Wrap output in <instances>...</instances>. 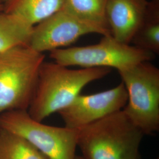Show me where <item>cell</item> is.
<instances>
[{"label":"cell","instance_id":"cell-13","mask_svg":"<svg viewBox=\"0 0 159 159\" xmlns=\"http://www.w3.org/2000/svg\"><path fill=\"white\" fill-rule=\"evenodd\" d=\"M131 44L137 48L159 54V0L149 1L148 11Z\"/></svg>","mask_w":159,"mask_h":159},{"label":"cell","instance_id":"cell-2","mask_svg":"<svg viewBox=\"0 0 159 159\" xmlns=\"http://www.w3.org/2000/svg\"><path fill=\"white\" fill-rule=\"evenodd\" d=\"M77 130V148L85 159H138L144 135L123 110Z\"/></svg>","mask_w":159,"mask_h":159},{"label":"cell","instance_id":"cell-17","mask_svg":"<svg viewBox=\"0 0 159 159\" xmlns=\"http://www.w3.org/2000/svg\"><path fill=\"white\" fill-rule=\"evenodd\" d=\"M2 2H3V4H4V3H5L6 2H7L8 0H2Z\"/></svg>","mask_w":159,"mask_h":159},{"label":"cell","instance_id":"cell-6","mask_svg":"<svg viewBox=\"0 0 159 159\" xmlns=\"http://www.w3.org/2000/svg\"><path fill=\"white\" fill-rule=\"evenodd\" d=\"M155 54L130 44L122 43L111 35L103 36L95 44L61 48L50 51L56 63L66 67H106L117 71L144 61H151Z\"/></svg>","mask_w":159,"mask_h":159},{"label":"cell","instance_id":"cell-12","mask_svg":"<svg viewBox=\"0 0 159 159\" xmlns=\"http://www.w3.org/2000/svg\"><path fill=\"white\" fill-rule=\"evenodd\" d=\"M33 25L16 16L0 11V52L29 44Z\"/></svg>","mask_w":159,"mask_h":159},{"label":"cell","instance_id":"cell-18","mask_svg":"<svg viewBox=\"0 0 159 159\" xmlns=\"http://www.w3.org/2000/svg\"><path fill=\"white\" fill-rule=\"evenodd\" d=\"M0 4H3V2H2V0H0Z\"/></svg>","mask_w":159,"mask_h":159},{"label":"cell","instance_id":"cell-16","mask_svg":"<svg viewBox=\"0 0 159 159\" xmlns=\"http://www.w3.org/2000/svg\"><path fill=\"white\" fill-rule=\"evenodd\" d=\"M75 159H85L83 156H76Z\"/></svg>","mask_w":159,"mask_h":159},{"label":"cell","instance_id":"cell-19","mask_svg":"<svg viewBox=\"0 0 159 159\" xmlns=\"http://www.w3.org/2000/svg\"><path fill=\"white\" fill-rule=\"evenodd\" d=\"M141 159V158H140V157H139V159Z\"/></svg>","mask_w":159,"mask_h":159},{"label":"cell","instance_id":"cell-15","mask_svg":"<svg viewBox=\"0 0 159 159\" xmlns=\"http://www.w3.org/2000/svg\"><path fill=\"white\" fill-rule=\"evenodd\" d=\"M4 10V5L0 4V11H2Z\"/></svg>","mask_w":159,"mask_h":159},{"label":"cell","instance_id":"cell-3","mask_svg":"<svg viewBox=\"0 0 159 159\" xmlns=\"http://www.w3.org/2000/svg\"><path fill=\"white\" fill-rule=\"evenodd\" d=\"M44 60L43 53L27 45L0 52V114L28 110Z\"/></svg>","mask_w":159,"mask_h":159},{"label":"cell","instance_id":"cell-10","mask_svg":"<svg viewBox=\"0 0 159 159\" xmlns=\"http://www.w3.org/2000/svg\"><path fill=\"white\" fill-rule=\"evenodd\" d=\"M64 0H8L4 11L34 26L61 9Z\"/></svg>","mask_w":159,"mask_h":159},{"label":"cell","instance_id":"cell-5","mask_svg":"<svg viewBox=\"0 0 159 159\" xmlns=\"http://www.w3.org/2000/svg\"><path fill=\"white\" fill-rule=\"evenodd\" d=\"M0 129L22 137L48 159H75L77 130L46 125L33 119L27 110L0 114Z\"/></svg>","mask_w":159,"mask_h":159},{"label":"cell","instance_id":"cell-8","mask_svg":"<svg viewBox=\"0 0 159 159\" xmlns=\"http://www.w3.org/2000/svg\"><path fill=\"white\" fill-rule=\"evenodd\" d=\"M127 102V93L121 82L106 91L80 94L58 113L66 127L77 130L123 110Z\"/></svg>","mask_w":159,"mask_h":159},{"label":"cell","instance_id":"cell-1","mask_svg":"<svg viewBox=\"0 0 159 159\" xmlns=\"http://www.w3.org/2000/svg\"><path fill=\"white\" fill-rule=\"evenodd\" d=\"M60 64L44 61L40 67L34 96L27 111L43 121L72 102L83 88L111 72L106 67L71 69Z\"/></svg>","mask_w":159,"mask_h":159},{"label":"cell","instance_id":"cell-11","mask_svg":"<svg viewBox=\"0 0 159 159\" xmlns=\"http://www.w3.org/2000/svg\"><path fill=\"white\" fill-rule=\"evenodd\" d=\"M107 2V0H64L61 8L98 27L106 36L111 35L106 18Z\"/></svg>","mask_w":159,"mask_h":159},{"label":"cell","instance_id":"cell-4","mask_svg":"<svg viewBox=\"0 0 159 159\" xmlns=\"http://www.w3.org/2000/svg\"><path fill=\"white\" fill-rule=\"evenodd\" d=\"M127 93L123 109L144 134L159 130V69L144 61L119 70Z\"/></svg>","mask_w":159,"mask_h":159},{"label":"cell","instance_id":"cell-7","mask_svg":"<svg viewBox=\"0 0 159 159\" xmlns=\"http://www.w3.org/2000/svg\"><path fill=\"white\" fill-rule=\"evenodd\" d=\"M93 33L104 36L100 29L61 8L34 25L28 46L41 53L50 52L73 44L81 37Z\"/></svg>","mask_w":159,"mask_h":159},{"label":"cell","instance_id":"cell-14","mask_svg":"<svg viewBox=\"0 0 159 159\" xmlns=\"http://www.w3.org/2000/svg\"><path fill=\"white\" fill-rule=\"evenodd\" d=\"M0 159H48L22 137L0 129Z\"/></svg>","mask_w":159,"mask_h":159},{"label":"cell","instance_id":"cell-9","mask_svg":"<svg viewBox=\"0 0 159 159\" xmlns=\"http://www.w3.org/2000/svg\"><path fill=\"white\" fill-rule=\"evenodd\" d=\"M148 0H107L106 18L115 40L130 44L148 11Z\"/></svg>","mask_w":159,"mask_h":159}]
</instances>
